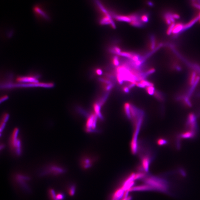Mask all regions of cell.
Listing matches in <instances>:
<instances>
[{
    "label": "cell",
    "mask_w": 200,
    "mask_h": 200,
    "mask_svg": "<svg viewBox=\"0 0 200 200\" xmlns=\"http://www.w3.org/2000/svg\"><path fill=\"white\" fill-rule=\"evenodd\" d=\"M131 104L129 103H126L124 105V109L125 111V113H126L127 117L129 119H131Z\"/></svg>",
    "instance_id": "obj_21"
},
{
    "label": "cell",
    "mask_w": 200,
    "mask_h": 200,
    "mask_svg": "<svg viewBox=\"0 0 200 200\" xmlns=\"http://www.w3.org/2000/svg\"><path fill=\"white\" fill-rule=\"evenodd\" d=\"M197 76L196 72H194V71L192 72L191 74H190L189 80V85L191 86H193L195 82Z\"/></svg>",
    "instance_id": "obj_20"
},
{
    "label": "cell",
    "mask_w": 200,
    "mask_h": 200,
    "mask_svg": "<svg viewBox=\"0 0 200 200\" xmlns=\"http://www.w3.org/2000/svg\"><path fill=\"white\" fill-rule=\"evenodd\" d=\"M198 15H199V22L200 23V12L199 13V14H198Z\"/></svg>",
    "instance_id": "obj_42"
},
{
    "label": "cell",
    "mask_w": 200,
    "mask_h": 200,
    "mask_svg": "<svg viewBox=\"0 0 200 200\" xmlns=\"http://www.w3.org/2000/svg\"><path fill=\"white\" fill-rule=\"evenodd\" d=\"M54 84L52 82H39L34 83H13L11 81L4 82L1 87L3 89H11L18 87H42L51 88L54 86Z\"/></svg>",
    "instance_id": "obj_3"
},
{
    "label": "cell",
    "mask_w": 200,
    "mask_h": 200,
    "mask_svg": "<svg viewBox=\"0 0 200 200\" xmlns=\"http://www.w3.org/2000/svg\"><path fill=\"white\" fill-rule=\"evenodd\" d=\"M199 15H196L195 17L193 18L192 19H191L190 21L187 23L186 24H184V31L188 29H189V28L191 27L197 22L199 21Z\"/></svg>",
    "instance_id": "obj_16"
},
{
    "label": "cell",
    "mask_w": 200,
    "mask_h": 200,
    "mask_svg": "<svg viewBox=\"0 0 200 200\" xmlns=\"http://www.w3.org/2000/svg\"><path fill=\"white\" fill-rule=\"evenodd\" d=\"M150 162V159L148 156H145L143 158L142 161V170L145 172H148Z\"/></svg>",
    "instance_id": "obj_11"
},
{
    "label": "cell",
    "mask_w": 200,
    "mask_h": 200,
    "mask_svg": "<svg viewBox=\"0 0 200 200\" xmlns=\"http://www.w3.org/2000/svg\"><path fill=\"white\" fill-rule=\"evenodd\" d=\"M172 16H173V17L174 18L175 20V19H179L180 18V16L177 13H172Z\"/></svg>",
    "instance_id": "obj_37"
},
{
    "label": "cell",
    "mask_w": 200,
    "mask_h": 200,
    "mask_svg": "<svg viewBox=\"0 0 200 200\" xmlns=\"http://www.w3.org/2000/svg\"><path fill=\"white\" fill-rule=\"evenodd\" d=\"M175 23H172L169 26L168 28L167 29L166 32V33L167 35H170L172 34V30H173Z\"/></svg>",
    "instance_id": "obj_27"
},
{
    "label": "cell",
    "mask_w": 200,
    "mask_h": 200,
    "mask_svg": "<svg viewBox=\"0 0 200 200\" xmlns=\"http://www.w3.org/2000/svg\"><path fill=\"white\" fill-rule=\"evenodd\" d=\"M152 190H154L153 188L148 184H145L143 185L135 186V187L133 186L127 191L129 192L135 191H152Z\"/></svg>",
    "instance_id": "obj_9"
},
{
    "label": "cell",
    "mask_w": 200,
    "mask_h": 200,
    "mask_svg": "<svg viewBox=\"0 0 200 200\" xmlns=\"http://www.w3.org/2000/svg\"><path fill=\"white\" fill-rule=\"evenodd\" d=\"M100 106L101 105L98 103H95L94 104V109L95 112V114H96L98 117L100 119H102V116L100 112Z\"/></svg>",
    "instance_id": "obj_19"
},
{
    "label": "cell",
    "mask_w": 200,
    "mask_h": 200,
    "mask_svg": "<svg viewBox=\"0 0 200 200\" xmlns=\"http://www.w3.org/2000/svg\"><path fill=\"white\" fill-rule=\"evenodd\" d=\"M184 24L181 22H178L175 23V25L172 30V34L177 35L184 31Z\"/></svg>",
    "instance_id": "obj_10"
},
{
    "label": "cell",
    "mask_w": 200,
    "mask_h": 200,
    "mask_svg": "<svg viewBox=\"0 0 200 200\" xmlns=\"http://www.w3.org/2000/svg\"><path fill=\"white\" fill-rule=\"evenodd\" d=\"M145 184L149 185L154 190L167 193L170 189L169 182L165 179L157 176H146L144 179Z\"/></svg>",
    "instance_id": "obj_1"
},
{
    "label": "cell",
    "mask_w": 200,
    "mask_h": 200,
    "mask_svg": "<svg viewBox=\"0 0 200 200\" xmlns=\"http://www.w3.org/2000/svg\"><path fill=\"white\" fill-rule=\"evenodd\" d=\"M136 85L137 87H141V88H146V87H149L150 86H154L153 84L151 82H149L146 80H142L140 82H137L136 83Z\"/></svg>",
    "instance_id": "obj_17"
},
{
    "label": "cell",
    "mask_w": 200,
    "mask_h": 200,
    "mask_svg": "<svg viewBox=\"0 0 200 200\" xmlns=\"http://www.w3.org/2000/svg\"><path fill=\"white\" fill-rule=\"evenodd\" d=\"M149 17L148 13L144 14L141 17V21L143 23L148 22L149 21Z\"/></svg>",
    "instance_id": "obj_26"
},
{
    "label": "cell",
    "mask_w": 200,
    "mask_h": 200,
    "mask_svg": "<svg viewBox=\"0 0 200 200\" xmlns=\"http://www.w3.org/2000/svg\"><path fill=\"white\" fill-rule=\"evenodd\" d=\"M8 96L5 95V96H3V97H2L1 98V102H4V101H5V100H6V99H8Z\"/></svg>",
    "instance_id": "obj_40"
},
{
    "label": "cell",
    "mask_w": 200,
    "mask_h": 200,
    "mask_svg": "<svg viewBox=\"0 0 200 200\" xmlns=\"http://www.w3.org/2000/svg\"><path fill=\"white\" fill-rule=\"evenodd\" d=\"M112 62L113 65L115 66H118L119 64V58L118 56H115L113 57L112 59Z\"/></svg>",
    "instance_id": "obj_30"
},
{
    "label": "cell",
    "mask_w": 200,
    "mask_h": 200,
    "mask_svg": "<svg viewBox=\"0 0 200 200\" xmlns=\"http://www.w3.org/2000/svg\"><path fill=\"white\" fill-rule=\"evenodd\" d=\"M95 116V114H91L87 119L86 125V131L92 129L91 128L94 123Z\"/></svg>",
    "instance_id": "obj_13"
},
{
    "label": "cell",
    "mask_w": 200,
    "mask_h": 200,
    "mask_svg": "<svg viewBox=\"0 0 200 200\" xmlns=\"http://www.w3.org/2000/svg\"><path fill=\"white\" fill-rule=\"evenodd\" d=\"M75 191V187L74 185H72L69 187L68 189L69 193L70 195L72 196L74 195Z\"/></svg>",
    "instance_id": "obj_32"
},
{
    "label": "cell",
    "mask_w": 200,
    "mask_h": 200,
    "mask_svg": "<svg viewBox=\"0 0 200 200\" xmlns=\"http://www.w3.org/2000/svg\"><path fill=\"white\" fill-rule=\"evenodd\" d=\"M64 197V196L62 193L56 194V199L57 200H63Z\"/></svg>",
    "instance_id": "obj_35"
},
{
    "label": "cell",
    "mask_w": 200,
    "mask_h": 200,
    "mask_svg": "<svg viewBox=\"0 0 200 200\" xmlns=\"http://www.w3.org/2000/svg\"><path fill=\"white\" fill-rule=\"evenodd\" d=\"M113 17L117 21H119L126 22H129L130 23L131 22V19L129 16L114 14Z\"/></svg>",
    "instance_id": "obj_14"
},
{
    "label": "cell",
    "mask_w": 200,
    "mask_h": 200,
    "mask_svg": "<svg viewBox=\"0 0 200 200\" xmlns=\"http://www.w3.org/2000/svg\"><path fill=\"white\" fill-rule=\"evenodd\" d=\"M134 54L131 53L125 52H122L121 53H119V55L121 56L125 57H127V58H129V59H131L132 58L133 56L134 55Z\"/></svg>",
    "instance_id": "obj_22"
},
{
    "label": "cell",
    "mask_w": 200,
    "mask_h": 200,
    "mask_svg": "<svg viewBox=\"0 0 200 200\" xmlns=\"http://www.w3.org/2000/svg\"><path fill=\"white\" fill-rule=\"evenodd\" d=\"M187 125L190 128L191 130L195 132L196 129L197 125L196 122V117L195 114L191 113L188 117Z\"/></svg>",
    "instance_id": "obj_7"
},
{
    "label": "cell",
    "mask_w": 200,
    "mask_h": 200,
    "mask_svg": "<svg viewBox=\"0 0 200 200\" xmlns=\"http://www.w3.org/2000/svg\"><path fill=\"white\" fill-rule=\"evenodd\" d=\"M9 145L14 154L17 156L21 155L22 151L21 140L19 136V130L16 128L12 132L9 139Z\"/></svg>",
    "instance_id": "obj_2"
},
{
    "label": "cell",
    "mask_w": 200,
    "mask_h": 200,
    "mask_svg": "<svg viewBox=\"0 0 200 200\" xmlns=\"http://www.w3.org/2000/svg\"><path fill=\"white\" fill-rule=\"evenodd\" d=\"M151 41H150V49H154L155 48V45H156V42H155V39L153 37H152L151 38Z\"/></svg>",
    "instance_id": "obj_31"
},
{
    "label": "cell",
    "mask_w": 200,
    "mask_h": 200,
    "mask_svg": "<svg viewBox=\"0 0 200 200\" xmlns=\"http://www.w3.org/2000/svg\"><path fill=\"white\" fill-rule=\"evenodd\" d=\"M33 12L35 16L38 18L46 21L50 20L49 15L40 5H35L33 8Z\"/></svg>",
    "instance_id": "obj_6"
},
{
    "label": "cell",
    "mask_w": 200,
    "mask_h": 200,
    "mask_svg": "<svg viewBox=\"0 0 200 200\" xmlns=\"http://www.w3.org/2000/svg\"><path fill=\"white\" fill-rule=\"evenodd\" d=\"M172 13L167 12L164 15V19L167 25H170L172 23H175V19L172 16Z\"/></svg>",
    "instance_id": "obj_12"
},
{
    "label": "cell",
    "mask_w": 200,
    "mask_h": 200,
    "mask_svg": "<svg viewBox=\"0 0 200 200\" xmlns=\"http://www.w3.org/2000/svg\"><path fill=\"white\" fill-rule=\"evenodd\" d=\"M81 165L83 169L86 170L91 166V161L89 159L85 158L81 160Z\"/></svg>",
    "instance_id": "obj_18"
},
{
    "label": "cell",
    "mask_w": 200,
    "mask_h": 200,
    "mask_svg": "<svg viewBox=\"0 0 200 200\" xmlns=\"http://www.w3.org/2000/svg\"><path fill=\"white\" fill-rule=\"evenodd\" d=\"M157 143L159 145L163 146L167 144V141L166 139H163V138H160V139H158Z\"/></svg>",
    "instance_id": "obj_29"
},
{
    "label": "cell",
    "mask_w": 200,
    "mask_h": 200,
    "mask_svg": "<svg viewBox=\"0 0 200 200\" xmlns=\"http://www.w3.org/2000/svg\"><path fill=\"white\" fill-rule=\"evenodd\" d=\"M131 25L137 27H142L144 26L143 23L141 20L131 22L130 23Z\"/></svg>",
    "instance_id": "obj_23"
},
{
    "label": "cell",
    "mask_w": 200,
    "mask_h": 200,
    "mask_svg": "<svg viewBox=\"0 0 200 200\" xmlns=\"http://www.w3.org/2000/svg\"><path fill=\"white\" fill-rule=\"evenodd\" d=\"M9 117V115L8 113H5L3 115L1 123L6 124L8 120Z\"/></svg>",
    "instance_id": "obj_28"
},
{
    "label": "cell",
    "mask_w": 200,
    "mask_h": 200,
    "mask_svg": "<svg viewBox=\"0 0 200 200\" xmlns=\"http://www.w3.org/2000/svg\"><path fill=\"white\" fill-rule=\"evenodd\" d=\"M195 134V131L190 130V131H187L181 133L180 137L183 139H190L194 137Z\"/></svg>",
    "instance_id": "obj_15"
},
{
    "label": "cell",
    "mask_w": 200,
    "mask_h": 200,
    "mask_svg": "<svg viewBox=\"0 0 200 200\" xmlns=\"http://www.w3.org/2000/svg\"><path fill=\"white\" fill-rule=\"evenodd\" d=\"M158 99L160 100H163V97L162 95L159 91H155V93L154 95Z\"/></svg>",
    "instance_id": "obj_33"
},
{
    "label": "cell",
    "mask_w": 200,
    "mask_h": 200,
    "mask_svg": "<svg viewBox=\"0 0 200 200\" xmlns=\"http://www.w3.org/2000/svg\"><path fill=\"white\" fill-rule=\"evenodd\" d=\"M49 194L51 200H57L56 199V195L54 190L50 189L49 191Z\"/></svg>",
    "instance_id": "obj_25"
},
{
    "label": "cell",
    "mask_w": 200,
    "mask_h": 200,
    "mask_svg": "<svg viewBox=\"0 0 200 200\" xmlns=\"http://www.w3.org/2000/svg\"><path fill=\"white\" fill-rule=\"evenodd\" d=\"M146 90L148 94L150 95H154L155 92V88L154 86H150L146 87Z\"/></svg>",
    "instance_id": "obj_24"
},
{
    "label": "cell",
    "mask_w": 200,
    "mask_h": 200,
    "mask_svg": "<svg viewBox=\"0 0 200 200\" xmlns=\"http://www.w3.org/2000/svg\"><path fill=\"white\" fill-rule=\"evenodd\" d=\"M123 90L125 93H128L129 92V88L128 86H125L123 88Z\"/></svg>",
    "instance_id": "obj_39"
},
{
    "label": "cell",
    "mask_w": 200,
    "mask_h": 200,
    "mask_svg": "<svg viewBox=\"0 0 200 200\" xmlns=\"http://www.w3.org/2000/svg\"><path fill=\"white\" fill-rule=\"evenodd\" d=\"M143 118L142 116H141L139 118L138 122L137 124L135 132L133 134V137L131 143V151L133 154H135L137 152V137L139 133L140 128L142 123Z\"/></svg>",
    "instance_id": "obj_5"
},
{
    "label": "cell",
    "mask_w": 200,
    "mask_h": 200,
    "mask_svg": "<svg viewBox=\"0 0 200 200\" xmlns=\"http://www.w3.org/2000/svg\"><path fill=\"white\" fill-rule=\"evenodd\" d=\"M136 82H133V83H130L128 86V87H129V89L132 88V87H134L135 85H136Z\"/></svg>",
    "instance_id": "obj_41"
},
{
    "label": "cell",
    "mask_w": 200,
    "mask_h": 200,
    "mask_svg": "<svg viewBox=\"0 0 200 200\" xmlns=\"http://www.w3.org/2000/svg\"><path fill=\"white\" fill-rule=\"evenodd\" d=\"M113 86V83L109 84V85H106L105 87V89L107 91H109V90H111L112 89Z\"/></svg>",
    "instance_id": "obj_36"
},
{
    "label": "cell",
    "mask_w": 200,
    "mask_h": 200,
    "mask_svg": "<svg viewBox=\"0 0 200 200\" xmlns=\"http://www.w3.org/2000/svg\"><path fill=\"white\" fill-rule=\"evenodd\" d=\"M40 75L38 74H30L25 76H18L16 79L18 83H34L39 82Z\"/></svg>",
    "instance_id": "obj_4"
},
{
    "label": "cell",
    "mask_w": 200,
    "mask_h": 200,
    "mask_svg": "<svg viewBox=\"0 0 200 200\" xmlns=\"http://www.w3.org/2000/svg\"><path fill=\"white\" fill-rule=\"evenodd\" d=\"M47 170L52 174L56 175L62 174L65 171V170L63 167L55 165L49 166Z\"/></svg>",
    "instance_id": "obj_8"
},
{
    "label": "cell",
    "mask_w": 200,
    "mask_h": 200,
    "mask_svg": "<svg viewBox=\"0 0 200 200\" xmlns=\"http://www.w3.org/2000/svg\"><path fill=\"white\" fill-rule=\"evenodd\" d=\"M96 74L98 75H101L103 73L102 70L100 69H96Z\"/></svg>",
    "instance_id": "obj_38"
},
{
    "label": "cell",
    "mask_w": 200,
    "mask_h": 200,
    "mask_svg": "<svg viewBox=\"0 0 200 200\" xmlns=\"http://www.w3.org/2000/svg\"><path fill=\"white\" fill-rule=\"evenodd\" d=\"M155 70L154 68H151L150 69L148 70V71H146L145 73V74L146 75V76H148V75H149L155 72Z\"/></svg>",
    "instance_id": "obj_34"
}]
</instances>
